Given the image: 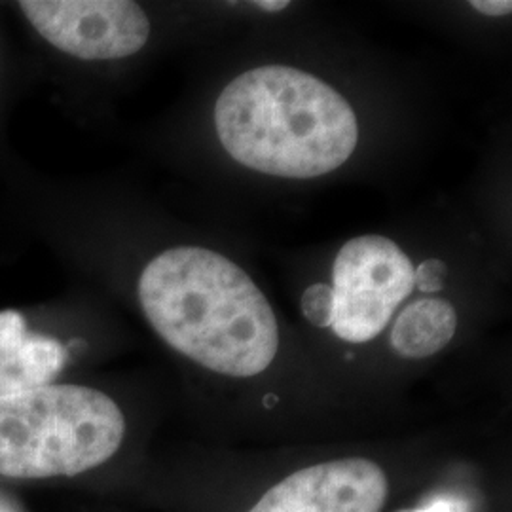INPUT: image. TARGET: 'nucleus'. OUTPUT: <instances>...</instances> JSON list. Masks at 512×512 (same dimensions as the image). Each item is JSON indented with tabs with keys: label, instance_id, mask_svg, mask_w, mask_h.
Wrapping results in <instances>:
<instances>
[{
	"label": "nucleus",
	"instance_id": "12",
	"mask_svg": "<svg viewBox=\"0 0 512 512\" xmlns=\"http://www.w3.org/2000/svg\"><path fill=\"white\" fill-rule=\"evenodd\" d=\"M255 6H258L260 10H266V12H279V10H285L289 6L287 0H260L255 2Z\"/></svg>",
	"mask_w": 512,
	"mask_h": 512
},
{
	"label": "nucleus",
	"instance_id": "6",
	"mask_svg": "<svg viewBox=\"0 0 512 512\" xmlns=\"http://www.w3.org/2000/svg\"><path fill=\"white\" fill-rule=\"evenodd\" d=\"M387 495L389 480L380 463L332 459L285 476L247 512H382Z\"/></svg>",
	"mask_w": 512,
	"mask_h": 512
},
{
	"label": "nucleus",
	"instance_id": "11",
	"mask_svg": "<svg viewBox=\"0 0 512 512\" xmlns=\"http://www.w3.org/2000/svg\"><path fill=\"white\" fill-rule=\"evenodd\" d=\"M471 6L476 12L484 14V16H509L512 12V2L509 0H473Z\"/></svg>",
	"mask_w": 512,
	"mask_h": 512
},
{
	"label": "nucleus",
	"instance_id": "4",
	"mask_svg": "<svg viewBox=\"0 0 512 512\" xmlns=\"http://www.w3.org/2000/svg\"><path fill=\"white\" fill-rule=\"evenodd\" d=\"M332 281L330 329L344 342L365 344L384 332L414 291V266L391 239L361 236L340 249Z\"/></svg>",
	"mask_w": 512,
	"mask_h": 512
},
{
	"label": "nucleus",
	"instance_id": "7",
	"mask_svg": "<svg viewBox=\"0 0 512 512\" xmlns=\"http://www.w3.org/2000/svg\"><path fill=\"white\" fill-rule=\"evenodd\" d=\"M65 363L59 340L31 332L18 311H0V399L52 384Z\"/></svg>",
	"mask_w": 512,
	"mask_h": 512
},
{
	"label": "nucleus",
	"instance_id": "3",
	"mask_svg": "<svg viewBox=\"0 0 512 512\" xmlns=\"http://www.w3.org/2000/svg\"><path fill=\"white\" fill-rule=\"evenodd\" d=\"M126 420L109 395L84 385H44L0 399V476H76L109 461Z\"/></svg>",
	"mask_w": 512,
	"mask_h": 512
},
{
	"label": "nucleus",
	"instance_id": "13",
	"mask_svg": "<svg viewBox=\"0 0 512 512\" xmlns=\"http://www.w3.org/2000/svg\"><path fill=\"white\" fill-rule=\"evenodd\" d=\"M0 512H21L18 507L4 495L0 494Z\"/></svg>",
	"mask_w": 512,
	"mask_h": 512
},
{
	"label": "nucleus",
	"instance_id": "1",
	"mask_svg": "<svg viewBox=\"0 0 512 512\" xmlns=\"http://www.w3.org/2000/svg\"><path fill=\"white\" fill-rule=\"evenodd\" d=\"M139 300L167 346L211 372L253 378L274 363V310L226 256L202 247L165 251L141 275Z\"/></svg>",
	"mask_w": 512,
	"mask_h": 512
},
{
	"label": "nucleus",
	"instance_id": "8",
	"mask_svg": "<svg viewBox=\"0 0 512 512\" xmlns=\"http://www.w3.org/2000/svg\"><path fill=\"white\" fill-rule=\"evenodd\" d=\"M458 330L450 302L420 298L404 308L391 329V348L404 359H427L446 348Z\"/></svg>",
	"mask_w": 512,
	"mask_h": 512
},
{
	"label": "nucleus",
	"instance_id": "9",
	"mask_svg": "<svg viewBox=\"0 0 512 512\" xmlns=\"http://www.w3.org/2000/svg\"><path fill=\"white\" fill-rule=\"evenodd\" d=\"M332 310H334V302H332V289L329 285L315 283L306 289V293L302 296V311L313 327H319V329L330 327Z\"/></svg>",
	"mask_w": 512,
	"mask_h": 512
},
{
	"label": "nucleus",
	"instance_id": "2",
	"mask_svg": "<svg viewBox=\"0 0 512 512\" xmlns=\"http://www.w3.org/2000/svg\"><path fill=\"white\" fill-rule=\"evenodd\" d=\"M215 126L226 152L260 173L311 179L346 164L359 141L348 101L293 67H258L224 88Z\"/></svg>",
	"mask_w": 512,
	"mask_h": 512
},
{
	"label": "nucleus",
	"instance_id": "10",
	"mask_svg": "<svg viewBox=\"0 0 512 512\" xmlns=\"http://www.w3.org/2000/svg\"><path fill=\"white\" fill-rule=\"evenodd\" d=\"M446 266L437 258L425 260L414 270V287H418L421 293H439L444 287Z\"/></svg>",
	"mask_w": 512,
	"mask_h": 512
},
{
	"label": "nucleus",
	"instance_id": "5",
	"mask_svg": "<svg viewBox=\"0 0 512 512\" xmlns=\"http://www.w3.org/2000/svg\"><path fill=\"white\" fill-rule=\"evenodd\" d=\"M19 8L40 37L78 59H122L150 35L147 14L129 0H21Z\"/></svg>",
	"mask_w": 512,
	"mask_h": 512
}]
</instances>
